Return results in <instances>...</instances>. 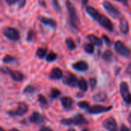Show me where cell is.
Instances as JSON below:
<instances>
[{"mask_svg":"<svg viewBox=\"0 0 131 131\" xmlns=\"http://www.w3.org/2000/svg\"><path fill=\"white\" fill-rule=\"evenodd\" d=\"M86 12L92 18H94L96 21H97L102 27H104L109 31H113L114 25L112 21L107 16L99 13V12L92 6H87Z\"/></svg>","mask_w":131,"mask_h":131,"instance_id":"obj_1","label":"cell"},{"mask_svg":"<svg viewBox=\"0 0 131 131\" xmlns=\"http://www.w3.org/2000/svg\"><path fill=\"white\" fill-rule=\"evenodd\" d=\"M65 5H66L67 9H68V12L69 21H70L71 25H72V27L74 28H78V25H80V20L78 18L77 11H76V8H75L74 5L69 0H67L65 2Z\"/></svg>","mask_w":131,"mask_h":131,"instance_id":"obj_2","label":"cell"},{"mask_svg":"<svg viewBox=\"0 0 131 131\" xmlns=\"http://www.w3.org/2000/svg\"><path fill=\"white\" fill-rule=\"evenodd\" d=\"M61 123L64 125H83L88 124L87 120L82 114H77L72 118L69 119H62L61 121Z\"/></svg>","mask_w":131,"mask_h":131,"instance_id":"obj_3","label":"cell"},{"mask_svg":"<svg viewBox=\"0 0 131 131\" xmlns=\"http://www.w3.org/2000/svg\"><path fill=\"white\" fill-rule=\"evenodd\" d=\"M114 49L121 56L128 58L131 54L130 49L125 45V44L121 41H117L114 44Z\"/></svg>","mask_w":131,"mask_h":131,"instance_id":"obj_4","label":"cell"},{"mask_svg":"<svg viewBox=\"0 0 131 131\" xmlns=\"http://www.w3.org/2000/svg\"><path fill=\"white\" fill-rule=\"evenodd\" d=\"M3 35L4 36L11 40V41H18L19 38H20V34H19V31L15 28H12V27H6L4 28L3 30Z\"/></svg>","mask_w":131,"mask_h":131,"instance_id":"obj_5","label":"cell"},{"mask_svg":"<svg viewBox=\"0 0 131 131\" xmlns=\"http://www.w3.org/2000/svg\"><path fill=\"white\" fill-rule=\"evenodd\" d=\"M120 92L122 98L127 104H131V94L127 82H122L120 85Z\"/></svg>","mask_w":131,"mask_h":131,"instance_id":"obj_6","label":"cell"},{"mask_svg":"<svg viewBox=\"0 0 131 131\" xmlns=\"http://www.w3.org/2000/svg\"><path fill=\"white\" fill-rule=\"evenodd\" d=\"M62 81L64 84H67L70 87H76L79 83L78 78L70 72H67L65 74V75L63 77Z\"/></svg>","mask_w":131,"mask_h":131,"instance_id":"obj_7","label":"cell"},{"mask_svg":"<svg viewBox=\"0 0 131 131\" xmlns=\"http://www.w3.org/2000/svg\"><path fill=\"white\" fill-rule=\"evenodd\" d=\"M103 6L104 8V9L113 17V18H118L121 16V12L114 7V5L113 4H111L110 2L107 1H104L103 2Z\"/></svg>","mask_w":131,"mask_h":131,"instance_id":"obj_8","label":"cell"},{"mask_svg":"<svg viewBox=\"0 0 131 131\" xmlns=\"http://www.w3.org/2000/svg\"><path fill=\"white\" fill-rule=\"evenodd\" d=\"M28 105L24 102H20L18 105V107L14 111H10L8 112V114L10 116L15 117V116H22L28 111Z\"/></svg>","mask_w":131,"mask_h":131,"instance_id":"obj_9","label":"cell"},{"mask_svg":"<svg viewBox=\"0 0 131 131\" xmlns=\"http://www.w3.org/2000/svg\"><path fill=\"white\" fill-rule=\"evenodd\" d=\"M2 72L9 74L12 77V78L16 81H21L24 78V75L21 72L18 71H12L11 69L5 68V67L2 68Z\"/></svg>","mask_w":131,"mask_h":131,"instance_id":"obj_10","label":"cell"},{"mask_svg":"<svg viewBox=\"0 0 131 131\" xmlns=\"http://www.w3.org/2000/svg\"><path fill=\"white\" fill-rule=\"evenodd\" d=\"M111 109H112L111 106L105 107V106H101V105H93V106L90 107L87 111L90 114H101L103 112L109 111Z\"/></svg>","mask_w":131,"mask_h":131,"instance_id":"obj_11","label":"cell"},{"mask_svg":"<svg viewBox=\"0 0 131 131\" xmlns=\"http://www.w3.org/2000/svg\"><path fill=\"white\" fill-rule=\"evenodd\" d=\"M103 127L108 131H117V124L114 117H109L103 122Z\"/></svg>","mask_w":131,"mask_h":131,"instance_id":"obj_12","label":"cell"},{"mask_svg":"<svg viewBox=\"0 0 131 131\" xmlns=\"http://www.w3.org/2000/svg\"><path fill=\"white\" fill-rule=\"evenodd\" d=\"M38 18V20H39V21L41 23H42L45 25L49 26L53 29H55L56 27H57V23L53 18H47V17H44V16H39Z\"/></svg>","mask_w":131,"mask_h":131,"instance_id":"obj_13","label":"cell"},{"mask_svg":"<svg viewBox=\"0 0 131 131\" xmlns=\"http://www.w3.org/2000/svg\"><path fill=\"white\" fill-rule=\"evenodd\" d=\"M73 68L78 71H85L88 69V64L85 61H78L73 64Z\"/></svg>","mask_w":131,"mask_h":131,"instance_id":"obj_14","label":"cell"},{"mask_svg":"<svg viewBox=\"0 0 131 131\" xmlns=\"http://www.w3.org/2000/svg\"><path fill=\"white\" fill-rule=\"evenodd\" d=\"M62 77H63V72L59 68H54L51 71L50 74H49L50 79H52V80H58V79H61Z\"/></svg>","mask_w":131,"mask_h":131,"instance_id":"obj_15","label":"cell"},{"mask_svg":"<svg viewBox=\"0 0 131 131\" xmlns=\"http://www.w3.org/2000/svg\"><path fill=\"white\" fill-rule=\"evenodd\" d=\"M29 121H30V122L34 123V124H41L44 121V118L40 113L34 112L29 117Z\"/></svg>","mask_w":131,"mask_h":131,"instance_id":"obj_16","label":"cell"},{"mask_svg":"<svg viewBox=\"0 0 131 131\" xmlns=\"http://www.w3.org/2000/svg\"><path fill=\"white\" fill-rule=\"evenodd\" d=\"M129 23L125 18H122L120 21V30L124 35H127L129 32Z\"/></svg>","mask_w":131,"mask_h":131,"instance_id":"obj_17","label":"cell"},{"mask_svg":"<svg viewBox=\"0 0 131 131\" xmlns=\"http://www.w3.org/2000/svg\"><path fill=\"white\" fill-rule=\"evenodd\" d=\"M61 104L63 106V107L65 110H70L71 109L72 106H73V100L69 97H63L61 100Z\"/></svg>","mask_w":131,"mask_h":131,"instance_id":"obj_18","label":"cell"},{"mask_svg":"<svg viewBox=\"0 0 131 131\" xmlns=\"http://www.w3.org/2000/svg\"><path fill=\"white\" fill-rule=\"evenodd\" d=\"M87 39L88 41H91V43H92L93 45H97V46H102L103 45V41L102 39H101L100 38H98L97 36L94 35H88L87 36Z\"/></svg>","mask_w":131,"mask_h":131,"instance_id":"obj_19","label":"cell"},{"mask_svg":"<svg viewBox=\"0 0 131 131\" xmlns=\"http://www.w3.org/2000/svg\"><path fill=\"white\" fill-rule=\"evenodd\" d=\"M107 96L106 93H104V92H100V93L97 94L94 97V99L96 101L104 102V101H105L107 100Z\"/></svg>","mask_w":131,"mask_h":131,"instance_id":"obj_20","label":"cell"},{"mask_svg":"<svg viewBox=\"0 0 131 131\" xmlns=\"http://www.w3.org/2000/svg\"><path fill=\"white\" fill-rule=\"evenodd\" d=\"M78 87L79 88L83 91H87L88 90V82L86 81V80L84 78H81L80 81H79V83H78Z\"/></svg>","mask_w":131,"mask_h":131,"instance_id":"obj_21","label":"cell"},{"mask_svg":"<svg viewBox=\"0 0 131 131\" xmlns=\"http://www.w3.org/2000/svg\"><path fill=\"white\" fill-rule=\"evenodd\" d=\"M84 50L88 54H93L94 51V46L92 43H87L84 45Z\"/></svg>","mask_w":131,"mask_h":131,"instance_id":"obj_22","label":"cell"},{"mask_svg":"<svg viewBox=\"0 0 131 131\" xmlns=\"http://www.w3.org/2000/svg\"><path fill=\"white\" fill-rule=\"evenodd\" d=\"M113 57H114V54H113L112 51L110 50H107L106 51H104V53L103 54V56H102L103 59L107 61H111L112 60Z\"/></svg>","mask_w":131,"mask_h":131,"instance_id":"obj_23","label":"cell"},{"mask_svg":"<svg viewBox=\"0 0 131 131\" xmlns=\"http://www.w3.org/2000/svg\"><path fill=\"white\" fill-rule=\"evenodd\" d=\"M65 43H66V45L68 46V48L70 49V50H74L76 48V45H75V43L74 41V40L71 38H68L66 40H65Z\"/></svg>","mask_w":131,"mask_h":131,"instance_id":"obj_24","label":"cell"},{"mask_svg":"<svg viewBox=\"0 0 131 131\" xmlns=\"http://www.w3.org/2000/svg\"><path fill=\"white\" fill-rule=\"evenodd\" d=\"M47 53V49L43 48H38L36 51V56L39 58H43Z\"/></svg>","mask_w":131,"mask_h":131,"instance_id":"obj_25","label":"cell"},{"mask_svg":"<svg viewBox=\"0 0 131 131\" xmlns=\"http://www.w3.org/2000/svg\"><path fill=\"white\" fill-rule=\"evenodd\" d=\"M57 54L53 52V51H51L49 52V54L46 56V61H48V62H52L54 61V60L57 59Z\"/></svg>","mask_w":131,"mask_h":131,"instance_id":"obj_26","label":"cell"},{"mask_svg":"<svg viewBox=\"0 0 131 131\" xmlns=\"http://www.w3.org/2000/svg\"><path fill=\"white\" fill-rule=\"evenodd\" d=\"M61 94V91L57 89V88H53L51 91V93H50V97L51 98H57L58 97H59Z\"/></svg>","mask_w":131,"mask_h":131,"instance_id":"obj_27","label":"cell"},{"mask_svg":"<svg viewBox=\"0 0 131 131\" xmlns=\"http://www.w3.org/2000/svg\"><path fill=\"white\" fill-rule=\"evenodd\" d=\"M15 61H16V59L14 57H12L11 55H8V54L5 55L2 59V61L4 63H12V62H15Z\"/></svg>","mask_w":131,"mask_h":131,"instance_id":"obj_28","label":"cell"},{"mask_svg":"<svg viewBox=\"0 0 131 131\" xmlns=\"http://www.w3.org/2000/svg\"><path fill=\"white\" fill-rule=\"evenodd\" d=\"M35 35H36V34L34 31V30H30L28 33V35H27V41H31L35 38Z\"/></svg>","mask_w":131,"mask_h":131,"instance_id":"obj_29","label":"cell"},{"mask_svg":"<svg viewBox=\"0 0 131 131\" xmlns=\"http://www.w3.org/2000/svg\"><path fill=\"white\" fill-rule=\"evenodd\" d=\"M52 4H53L54 10L57 12H61V6H60L58 0H52Z\"/></svg>","mask_w":131,"mask_h":131,"instance_id":"obj_30","label":"cell"},{"mask_svg":"<svg viewBox=\"0 0 131 131\" xmlns=\"http://www.w3.org/2000/svg\"><path fill=\"white\" fill-rule=\"evenodd\" d=\"M78 106L81 108H83V109H88L90 107V105H89V103L87 102V101H81L78 104Z\"/></svg>","mask_w":131,"mask_h":131,"instance_id":"obj_31","label":"cell"},{"mask_svg":"<svg viewBox=\"0 0 131 131\" xmlns=\"http://www.w3.org/2000/svg\"><path fill=\"white\" fill-rule=\"evenodd\" d=\"M35 88L33 87V86H31V85H28L25 89H24V93H25V94H32L34 91H35Z\"/></svg>","mask_w":131,"mask_h":131,"instance_id":"obj_32","label":"cell"},{"mask_svg":"<svg viewBox=\"0 0 131 131\" xmlns=\"http://www.w3.org/2000/svg\"><path fill=\"white\" fill-rule=\"evenodd\" d=\"M38 101L41 104H42V105H45V104H47V103H48L46 98H45L42 94H39V95H38Z\"/></svg>","mask_w":131,"mask_h":131,"instance_id":"obj_33","label":"cell"},{"mask_svg":"<svg viewBox=\"0 0 131 131\" xmlns=\"http://www.w3.org/2000/svg\"><path fill=\"white\" fill-rule=\"evenodd\" d=\"M102 38H103V40L104 41V43L107 45V46H111V39L107 36V35H104L103 36H102Z\"/></svg>","mask_w":131,"mask_h":131,"instance_id":"obj_34","label":"cell"},{"mask_svg":"<svg viewBox=\"0 0 131 131\" xmlns=\"http://www.w3.org/2000/svg\"><path fill=\"white\" fill-rule=\"evenodd\" d=\"M90 85L91 87V89H94L97 85V80L96 78H91L90 79Z\"/></svg>","mask_w":131,"mask_h":131,"instance_id":"obj_35","label":"cell"},{"mask_svg":"<svg viewBox=\"0 0 131 131\" xmlns=\"http://www.w3.org/2000/svg\"><path fill=\"white\" fill-rule=\"evenodd\" d=\"M26 3V0H18V8H21L25 6Z\"/></svg>","mask_w":131,"mask_h":131,"instance_id":"obj_36","label":"cell"},{"mask_svg":"<svg viewBox=\"0 0 131 131\" xmlns=\"http://www.w3.org/2000/svg\"><path fill=\"white\" fill-rule=\"evenodd\" d=\"M18 0H5L6 3L8 5H14L15 3H16Z\"/></svg>","mask_w":131,"mask_h":131,"instance_id":"obj_37","label":"cell"},{"mask_svg":"<svg viewBox=\"0 0 131 131\" xmlns=\"http://www.w3.org/2000/svg\"><path fill=\"white\" fill-rule=\"evenodd\" d=\"M39 131H54L52 129L49 128V127H43L40 129Z\"/></svg>","mask_w":131,"mask_h":131,"instance_id":"obj_38","label":"cell"},{"mask_svg":"<svg viewBox=\"0 0 131 131\" xmlns=\"http://www.w3.org/2000/svg\"><path fill=\"white\" fill-rule=\"evenodd\" d=\"M126 72L128 74H130L131 75V62L128 64L127 68V70H126Z\"/></svg>","mask_w":131,"mask_h":131,"instance_id":"obj_39","label":"cell"},{"mask_svg":"<svg viewBox=\"0 0 131 131\" xmlns=\"http://www.w3.org/2000/svg\"><path fill=\"white\" fill-rule=\"evenodd\" d=\"M121 131H130L129 130V129L127 127V126L126 125H122V127H121Z\"/></svg>","mask_w":131,"mask_h":131,"instance_id":"obj_40","label":"cell"},{"mask_svg":"<svg viewBox=\"0 0 131 131\" xmlns=\"http://www.w3.org/2000/svg\"><path fill=\"white\" fill-rule=\"evenodd\" d=\"M39 4L43 7H46V3H45V0H39Z\"/></svg>","mask_w":131,"mask_h":131,"instance_id":"obj_41","label":"cell"},{"mask_svg":"<svg viewBox=\"0 0 131 131\" xmlns=\"http://www.w3.org/2000/svg\"><path fill=\"white\" fill-rule=\"evenodd\" d=\"M115 1H117V2H121V3L125 5H127V0H115Z\"/></svg>","mask_w":131,"mask_h":131,"instance_id":"obj_42","label":"cell"},{"mask_svg":"<svg viewBox=\"0 0 131 131\" xmlns=\"http://www.w3.org/2000/svg\"><path fill=\"white\" fill-rule=\"evenodd\" d=\"M88 0H81V4H82V6H83V7L86 6V5L88 4Z\"/></svg>","mask_w":131,"mask_h":131,"instance_id":"obj_43","label":"cell"},{"mask_svg":"<svg viewBox=\"0 0 131 131\" xmlns=\"http://www.w3.org/2000/svg\"><path fill=\"white\" fill-rule=\"evenodd\" d=\"M128 121H129V122L131 124V113L130 114V115H129V117H128Z\"/></svg>","mask_w":131,"mask_h":131,"instance_id":"obj_44","label":"cell"},{"mask_svg":"<svg viewBox=\"0 0 131 131\" xmlns=\"http://www.w3.org/2000/svg\"><path fill=\"white\" fill-rule=\"evenodd\" d=\"M9 131H20V130H17V129H12V130H10Z\"/></svg>","mask_w":131,"mask_h":131,"instance_id":"obj_45","label":"cell"},{"mask_svg":"<svg viewBox=\"0 0 131 131\" xmlns=\"http://www.w3.org/2000/svg\"><path fill=\"white\" fill-rule=\"evenodd\" d=\"M68 131H76V130H74V129H71H71L68 130Z\"/></svg>","mask_w":131,"mask_h":131,"instance_id":"obj_46","label":"cell"},{"mask_svg":"<svg viewBox=\"0 0 131 131\" xmlns=\"http://www.w3.org/2000/svg\"><path fill=\"white\" fill-rule=\"evenodd\" d=\"M82 131H91V130H89L88 129H84Z\"/></svg>","mask_w":131,"mask_h":131,"instance_id":"obj_47","label":"cell"},{"mask_svg":"<svg viewBox=\"0 0 131 131\" xmlns=\"http://www.w3.org/2000/svg\"><path fill=\"white\" fill-rule=\"evenodd\" d=\"M1 131H5V130H3V128H2V129H1Z\"/></svg>","mask_w":131,"mask_h":131,"instance_id":"obj_48","label":"cell"}]
</instances>
